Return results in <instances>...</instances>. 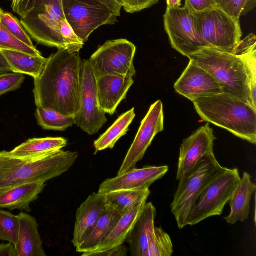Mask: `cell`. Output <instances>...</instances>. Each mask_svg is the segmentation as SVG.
<instances>
[{
  "mask_svg": "<svg viewBox=\"0 0 256 256\" xmlns=\"http://www.w3.org/2000/svg\"><path fill=\"white\" fill-rule=\"evenodd\" d=\"M107 6L113 11L118 16L120 15L122 4L120 0H96Z\"/></svg>",
  "mask_w": 256,
  "mask_h": 256,
  "instance_id": "42",
  "label": "cell"
},
{
  "mask_svg": "<svg viewBox=\"0 0 256 256\" xmlns=\"http://www.w3.org/2000/svg\"><path fill=\"white\" fill-rule=\"evenodd\" d=\"M150 194L149 188L110 192L104 194L106 205L122 216L137 204L146 201Z\"/></svg>",
  "mask_w": 256,
  "mask_h": 256,
  "instance_id": "28",
  "label": "cell"
},
{
  "mask_svg": "<svg viewBox=\"0 0 256 256\" xmlns=\"http://www.w3.org/2000/svg\"><path fill=\"white\" fill-rule=\"evenodd\" d=\"M60 32L66 49L72 52H79L84 42L74 32L66 18L60 22Z\"/></svg>",
  "mask_w": 256,
  "mask_h": 256,
  "instance_id": "36",
  "label": "cell"
},
{
  "mask_svg": "<svg viewBox=\"0 0 256 256\" xmlns=\"http://www.w3.org/2000/svg\"><path fill=\"white\" fill-rule=\"evenodd\" d=\"M234 52L241 59L248 77L252 106L256 109V37L251 33L240 40Z\"/></svg>",
  "mask_w": 256,
  "mask_h": 256,
  "instance_id": "26",
  "label": "cell"
},
{
  "mask_svg": "<svg viewBox=\"0 0 256 256\" xmlns=\"http://www.w3.org/2000/svg\"><path fill=\"white\" fill-rule=\"evenodd\" d=\"M168 170L167 166L135 168L115 178L106 180L100 186L98 192L106 194L121 190L149 188L152 183L162 178Z\"/></svg>",
  "mask_w": 256,
  "mask_h": 256,
  "instance_id": "16",
  "label": "cell"
},
{
  "mask_svg": "<svg viewBox=\"0 0 256 256\" xmlns=\"http://www.w3.org/2000/svg\"><path fill=\"white\" fill-rule=\"evenodd\" d=\"M188 58L212 75L223 92L252 106L243 63L234 50L228 52L214 47L206 46Z\"/></svg>",
  "mask_w": 256,
  "mask_h": 256,
  "instance_id": "4",
  "label": "cell"
},
{
  "mask_svg": "<svg viewBox=\"0 0 256 256\" xmlns=\"http://www.w3.org/2000/svg\"><path fill=\"white\" fill-rule=\"evenodd\" d=\"M184 6L194 14L217 8L216 0H186Z\"/></svg>",
  "mask_w": 256,
  "mask_h": 256,
  "instance_id": "39",
  "label": "cell"
},
{
  "mask_svg": "<svg viewBox=\"0 0 256 256\" xmlns=\"http://www.w3.org/2000/svg\"><path fill=\"white\" fill-rule=\"evenodd\" d=\"M194 14L198 32L209 46L233 51L242 36L240 20L218 8Z\"/></svg>",
  "mask_w": 256,
  "mask_h": 256,
  "instance_id": "10",
  "label": "cell"
},
{
  "mask_svg": "<svg viewBox=\"0 0 256 256\" xmlns=\"http://www.w3.org/2000/svg\"><path fill=\"white\" fill-rule=\"evenodd\" d=\"M251 178L248 172H244L234 190L228 202L230 212L224 218L227 223L234 224L238 221L243 222L248 218L251 198L256 189Z\"/></svg>",
  "mask_w": 256,
  "mask_h": 256,
  "instance_id": "22",
  "label": "cell"
},
{
  "mask_svg": "<svg viewBox=\"0 0 256 256\" xmlns=\"http://www.w3.org/2000/svg\"><path fill=\"white\" fill-rule=\"evenodd\" d=\"M45 182H34L0 189V208L30 212V204L43 191Z\"/></svg>",
  "mask_w": 256,
  "mask_h": 256,
  "instance_id": "19",
  "label": "cell"
},
{
  "mask_svg": "<svg viewBox=\"0 0 256 256\" xmlns=\"http://www.w3.org/2000/svg\"><path fill=\"white\" fill-rule=\"evenodd\" d=\"M18 216L20 230L18 242L14 246L16 256H46L36 218L24 212Z\"/></svg>",
  "mask_w": 256,
  "mask_h": 256,
  "instance_id": "21",
  "label": "cell"
},
{
  "mask_svg": "<svg viewBox=\"0 0 256 256\" xmlns=\"http://www.w3.org/2000/svg\"><path fill=\"white\" fill-rule=\"evenodd\" d=\"M64 18L62 0H38L34 10L20 22L38 44L66 49L60 32V22Z\"/></svg>",
  "mask_w": 256,
  "mask_h": 256,
  "instance_id": "6",
  "label": "cell"
},
{
  "mask_svg": "<svg viewBox=\"0 0 256 256\" xmlns=\"http://www.w3.org/2000/svg\"><path fill=\"white\" fill-rule=\"evenodd\" d=\"M66 144V140L61 137L34 138L29 139L12 151H4V154L16 158L36 157L61 150Z\"/></svg>",
  "mask_w": 256,
  "mask_h": 256,
  "instance_id": "25",
  "label": "cell"
},
{
  "mask_svg": "<svg viewBox=\"0 0 256 256\" xmlns=\"http://www.w3.org/2000/svg\"><path fill=\"white\" fill-rule=\"evenodd\" d=\"M160 0H120L122 8L128 13L139 12L150 8Z\"/></svg>",
  "mask_w": 256,
  "mask_h": 256,
  "instance_id": "38",
  "label": "cell"
},
{
  "mask_svg": "<svg viewBox=\"0 0 256 256\" xmlns=\"http://www.w3.org/2000/svg\"><path fill=\"white\" fill-rule=\"evenodd\" d=\"M135 116L134 108L122 114L105 132L94 142L96 152L112 148L120 138L127 134L128 127Z\"/></svg>",
  "mask_w": 256,
  "mask_h": 256,
  "instance_id": "29",
  "label": "cell"
},
{
  "mask_svg": "<svg viewBox=\"0 0 256 256\" xmlns=\"http://www.w3.org/2000/svg\"><path fill=\"white\" fill-rule=\"evenodd\" d=\"M241 178L236 168H225L204 188L192 208L187 224L196 225L211 216H220Z\"/></svg>",
  "mask_w": 256,
  "mask_h": 256,
  "instance_id": "7",
  "label": "cell"
},
{
  "mask_svg": "<svg viewBox=\"0 0 256 256\" xmlns=\"http://www.w3.org/2000/svg\"><path fill=\"white\" fill-rule=\"evenodd\" d=\"M156 210L152 202L146 203L126 241L132 256H147L149 234L154 228Z\"/></svg>",
  "mask_w": 256,
  "mask_h": 256,
  "instance_id": "20",
  "label": "cell"
},
{
  "mask_svg": "<svg viewBox=\"0 0 256 256\" xmlns=\"http://www.w3.org/2000/svg\"><path fill=\"white\" fill-rule=\"evenodd\" d=\"M216 138L208 122L184 140L180 148L178 180L184 178L202 158L214 154V142Z\"/></svg>",
  "mask_w": 256,
  "mask_h": 256,
  "instance_id": "14",
  "label": "cell"
},
{
  "mask_svg": "<svg viewBox=\"0 0 256 256\" xmlns=\"http://www.w3.org/2000/svg\"><path fill=\"white\" fill-rule=\"evenodd\" d=\"M163 104L160 100L154 102L141 122L136 136L118 172L122 174L136 167L142 160L155 136L164 128Z\"/></svg>",
  "mask_w": 256,
  "mask_h": 256,
  "instance_id": "13",
  "label": "cell"
},
{
  "mask_svg": "<svg viewBox=\"0 0 256 256\" xmlns=\"http://www.w3.org/2000/svg\"><path fill=\"white\" fill-rule=\"evenodd\" d=\"M38 0H12V8L21 18H26L34 10Z\"/></svg>",
  "mask_w": 256,
  "mask_h": 256,
  "instance_id": "40",
  "label": "cell"
},
{
  "mask_svg": "<svg viewBox=\"0 0 256 256\" xmlns=\"http://www.w3.org/2000/svg\"><path fill=\"white\" fill-rule=\"evenodd\" d=\"M173 244L169 235L160 227H155L148 236L147 256H170Z\"/></svg>",
  "mask_w": 256,
  "mask_h": 256,
  "instance_id": "31",
  "label": "cell"
},
{
  "mask_svg": "<svg viewBox=\"0 0 256 256\" xmlns=\"http://www.w3.org/2000/svg\"><path fill=\"white\" fill-rule=\"evenodd\" d=\"M176 92L192 102L223 93L216 80L208 72L192 61L174 84Z\"/></svg>",
  "mask_w": 256,
  "mask_h": 256,
  "instance_id": "15",
  "label": "cell"
},
{
  "mask_svg": "<svg viewBox=\"0 0 256 256\" xmlns=\"http://www.w3.org/2000/svg\"><path fill=\"white\" fill-rule=\"evenodd\" d=\"M2 12H3V10H2V9L0 7V22L1 14H2Z\"/></svg>",
  "mask_w": 256,
  "mask_h": 256,
  "instance_id": "46",
  "label": "cell"
},
{
  "mask_svg": "<svg viewBox=\"0 0 256 256\" xmlns=\"http://www.w3.org/2000/svg\"><path fill=\"white\" fill-rule=\"evenodd\" d=\"M106 208V210L100 216L80 245L76 248L77 252L84 254L92 251L108 236L122 217L116 211Z\"/></svg>",
  "mask_w": 256,
  "mask_h": 256,
  "instance_id": "23",
  "label": "cell"
},
{
  "mask_svg": "<svg viewBox=\"0 0 256 256\" xmlns=\"http://www.w3.org/2000/svg\"><path fill=\"white\" fill-rule=\"evenodd\" d=\"M8 64L12 72L38 78L46 66L48 58L32 56L20 52L0 50Z\"/></svg>",
  "mask_w": 256,
  "mask_h": 256,
  "instance_id": "27",
  "label": "cell"
},
{
  "mask_svg": "<svg viewBox=\"0 0 256 256\" xmlns=\"http://www.w3.org/2000/svg\"><path fill=\"white\" fill-rule=\"evenodd\" d=\"M0 50L22 52L32 56L42 55L36 48H31L10 34L0 22Z\"/></svg>",
  "mask_w": 256,
  "mask_h": 256,
  "instance_id": "34",
  "label": "cell"
},
{
  "mask_svg": "<svg viewBox=\"0 0 256 256\" xmlns=\"http://www.w3.org/2000/svg\"><path fill=\"white\" fill-rule=\"evenodd\" d=\"M82 60L79 52L66 49H58L48 58L42 74L34 79L37 107L76 118L79 108Z\"/></svg>",
  "mask_w": 256,
  "mask_h": 256,
  "instance_id": "1",
  "label": "cell"
},
{
  "mask_svg": "<svg viewBox=\"0 0 256 256\" xmlns=\"http://www.w3.org/2000/svg\"><path fill=\"white\" fill-rule=\"evenodd\" d=\"M136 47L126 39L106 42L88 60L96 77L106 74L134 76Z\"/></svg>",
  "mask_w": 256,
  "mask_h": 256,
  "instance_id": "11",
  "label": "cell"
},
{
  "mask_svg": "<svg viewBox=\"0 0 256 256\" xmlns=\"http://www.w3.org/2000/svg\"><path fill=\"white\" fill-rule=\"evenodd\" d=\"M25 77L23 74L5 72L0 74V96L4 94L20 88Z\"/></svg>",
  "mask_w": 256,
  "mask_h": 256,
  "instance_id": "37",
  "label": "cell"
},
{
  "mask_svg": "<svg viewBox=\"0 0 256 256\" xmlns=\"http://www.w3.org/2000/svg\"><path fill=\"white\" fill-rule=\"evenodd\" d=\"M164 22L172 48L182 55L188 58L203 48L209 46L198 32L195 14L185 6L167 7Z\"/></svg>",
  "mask_w": 256,
  "mask_h": 256,
  "instance_id": "9",
  "label": "cell"
},
{
  "mask_svg": "<svg viewBox=\"0 0 256 256\" xmlns=\"http://www.w3.org/2000/svg\"><path fill=\"white\" fill-rule=\"evenodd\" d=\"M128 250L124 244L106 250L82 254L83 256H126L128 255Z\"/></svg>",
  "mask_w": 256,
  "mask_h": 256,
  "instance_id": "41",
  "label": "cell"
},
{
  "mask_svg": "<svg viewBox=\"0 0 256 256\" xmlns=\"http://www.w3.org/2000/svg\"><path fill=\"white\" fill-rule=\"evenodd\" d=\"M10 72H12L11 68L0 51V74Z\"/></svg>",
  "mask_w": 256,
  "mask_h": 256,
  "instance_id": "44",
  "label": "cell"
},
{
  "mask_svg": "<svg viewBox=\"0 0 256 256\" xmlns=\"http://www.w3.org/2000/svg\"><path fill=\"white\" fill-rule=\"evenodd\" d=\"M146 204V201L142 202L122 215L108 236L89 252H102L123 244Z\"/></svg>",
  "mask_w": 256,
  "mask_h": 256,
  "instance_id": "24",
  "label": "cell"
},
{
  "mask_svg": "<svg viewBox=\"0 0 256 256\" xmlns=\"http://www.w3.org/2000/svg\"><path fill=\"white\" fill-rule=\"evenodd\" d=\"M20 222L18 216L0 210V240L15 246L18 242Z\"/></svg>",
  "mask_w": 256,
  "mask_h": 256,
  "instance_id": "32",
  "label": "cell"
},
{
  "mask_svg": "<svg viewBox=\"0 0 256 256\" xmlns=\"http://www.w3.org/2000/svg\"><path fill=\"white\" fill-rule=\"evenodd\" d=\"M104 194L92 192L78 208L72 242L76 248L106 210Z\"/></svg>",
  "mask_w": 256,
  "mask_h": 256,
  "instance_id": "18",
  "label": "cell"
},
{
  "mask_svg": "<svg viewBox=\"0 0 256 256\" xmlns=\"http://www.w3.org/2000/svg\"><path fill=\"white\" fill-rule=\"evenodd\" d=\"M225 168L220 166L212 154L202 158L194 168L179 181L170 208L180 229L188 225V215L204 188L214 177Z\"/></svg>",
  "mask_w": 256,
  "mask_h": 256,
  "instance_id": "5",
  "label": "cell"
},
{
  "mask_svg": "<svg viewBox=\"0 0 256 256\" xmlns=\"http://www.w3.org/2000/svg\"><path fill=\"white\" fill-rule=\"evenodd\" d=\"M217 8L230 16L240 20L256 6V0H216Z\"/></svg>",
  "mask_w": 256,
  "mask_h": 256,
  "instance_id": "33",
  "label": "cell"
},
{
  "mask_svg": "<svg viewBox=\"0 0 256 256\" xmlns=\"http://www.w3.org/2000/svg\"><path fill=\"white\" fill-rule=\"evenodd\" d=\"M182 0H166L167 7L168 8H178L180 7Z\"/></svg>",
  "mask_w": 256,
  "mask_h": 256,
  "instance_id": "45",
  "label": "cell"
},
{
  "mask_svg": "<svg viewBox=\"0 0 256 256\" xmlns=\"http://www.w3.org/2000/svg\"><path fill=\"white\" fill-rule=\"evenodd\" d=\"M0 256H17L14 245L10 242L0 244Z\"/></svg>",
  "mask_w": 256,
  "mask_h": 256,
  "instance_id": "43",
  "label": "cell"
},
{
  "mask_svg": "<svg viewBox=\"0 0 256 256\" xmlns=\"http://www.w3.org/2000/svg\"><path fill=\"white\" fill-rule=\"evenodd\" d=\"M78 111L76 124L89 135L96 134L107 122L98 98L96 77L88 60H82L80 72Z\"/></svg>",
  "mask_w": 256,
  "mask_h": 256,
  "instance_id": "12",
  "label": "cell"
},
{
  "mask_svg": "<svg viewBox=\"0 0 256 256\" xmlns=\"http://www.w3.org/2000/svg\"><path fill=\"white\" fill-rule=\"evenodd\" d=\"M192 102L204 121L256 144V109L252 106L224 92Z\"/></svg>",
  "mask_w": 256,
  "mask_h": 256,
  "instance_id": "3",
  "label": "cell"
},
{
  "mask_svg": "<svg viewBox=\"0 0 256 256\" xmlns=\"http://www.w3.org/2000/svg\"><path fill=\"white\" fill-rule=\"evenodd\" d=\"M0 22L18 39L31 48H35L30 37L23 28L20 22L13 14L3 11L1 14Z\"/></svg>",
  "mask_w": 256,
  "mask_h": 256,
  "instance_id": "35",
  "label": "cell"
},
{
  "mask_svg": "<svg viewBox=\"0 0 256 256\" xmlns=\"http://www.w3.org/2000/svg\"><path fill=\"white\" fill-rule=\"evenodd\" d=\"M2 152H0V156H1Z\"/></svg>",
  "mask_w": 256,
  "mask_h": 256,
  "instance_id": "47",
  "label": "cell"
},
{
  "mask_svg": "<svg viewBox=\"0 0 256 256\" xmlns=\"http://www.w3.org/2000/svg\"><path fill=\"white\" fill-rule=\"evenodd\" d=\"M62 5L66 20L84 42L96 29L118 21L113 11L96 0H62Z\"/></svg>",
  "mask_w": 256,
  "mask_h": 256,
  "instance_id": "8",
  "label": "cell"
},
{
  "mask_svg": "<svg viewBox=\"0 0 256 256\" xmlns=\"http://www.w3.org/2000/svg\"><path fill=\"white\" fill-rule=\"evenodd\" d=\"M78 157L76 152L60 150L36 157L0 156V189L34 182H46L66 172Z\"/></svg>",
  "mask_w": 256,
  "mask_h": 256,
  "instance_id": "2",
  "label": "cell"
},
{
  "mask_svg": "<svg viewBox=\"0 0 256 256\" xmlns=\"http://www.w3.org/2000/svg\"><path fill=\"white\" fill-rule=\"evenodd\" d=\"M134 83L130 76L106 74L96 77L98 98L102 110L106 114H114Z\"/></svg>",
  "mask_w": 256,
  "mask_h": 256,
  "instance_id": "17",
  "label": "cell"
},
{
  "mask_svg": "<svg viewBox=\"0 0 256 256\" xmlns=\"http://www.w3.org/2000/svg\"><path fill=\"white\" fill-rule=\"evenodd\" d=\"M36 116L38 124L44 130L64 131L76 124L74 117L40 106L37 107Z\"/></svg>",
  "mask_w": 256,
  "mask_h": 256,
  "instance_id": "30",
  "label": "cell"
}]
</instances>
